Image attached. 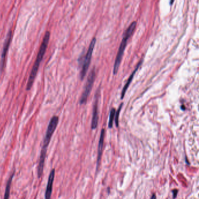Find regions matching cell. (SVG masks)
I'll list each match as a JSON object with an SVG mask.
<instances>
[{"label": "cell", "mask_w": 199, "mask_h": 199, "mask_svg": "<svg viewBox=\"0 0 199 199\" xmlns=\"http://www.w3.org/2000/svg\"><path fill=\"white\" fill-rule=\"evenodd\" d=\"M58 123V117L56 116H54L51 119L48 125L46 134H45L43 142V146L42 148L41 152H40L38 167V176L39 178H40L43 175L48 146L50 144V140L53 135L54 132L55 131L57 128Z\"/></svg>", "instance_id": "1"}, {"label": "cell", "mask_w": 199, "mask_h": 199, "mask_svg": "<svg viewBox=\"0 0 199 199\" xmlns=\"http://www.w3.org/2000/svg\"><path fill=\"white\" fill-rule=\"evenodd\" d=\"M50 32L48 31L46 32L45 35L43 38L42 43L40 45L39 50L38 52V54L37 56V58L36 59V61L34 64V66H33L30 74L29 75V79H28V81L27 83V87H26V89L27 90H30L31 87L33 85V84H34V82L35 81V79L36 77L38 71V69L39 67L40 64L44 57V55L46 53V50L47 49L48 44V42L50 40Z\"/></svg>", "instance_id": "2"}, {"label": "cell", "mask_w": 199, "mask_h": 199, "mask_svg": "<svg viewBox=\"0 0 199 199\" xmlns=\"http://www.w3.org/2000/svg\"><path fill=\"white\" fill-rule=\"evenodd\" d=\"M136 26V22H132L131 25L128 26L127 29L124 33V35L123 36V38L122 40V42L120 43V45L119 46V48L118 50V53L116 58L114 64V67H113V74L115 75L116 74L119 68L120 67V64L121 63V61L122 59V57L123 56L124 50L126 48V47L127 44V41L131 37V36L132 35L134 32V30H135Z\"/></svg>", "instance_id": "3"}, {"label": "cell", "mask_w": 199, "mask_h": 199, "mask_svg": "<svg viewBox=\"0 0 199 199\" xmlns=\"http://www.w3.org/2000/svg\"><path fill=\"white\" fill-rule=\"evenodd\" d=\"M96 42V39L95 38H93V39L91 40V42L90 43L89 47L88 48V50L87 51V53L84 58L83 61L81 62L82 66V69L80 73V76H81V79H83L85 77L87 72L89 69V65L91 63V60L93 53V50L94 48V46L95 45V43Z\"/></svg>", "instance_id": "4"}, {"label": "cell", "mask_w": 199, "mask_h": 199, "mask_svg": "<svg viewBox=\"0 0 199 199\" xmlns=\"http://www.w3.org/2000/svg\"><path fill=\"white\" fill-rule=\"evenodd\" d=\"M95 78V69H93L90 72L89 76L88 77V79L86 82V85L85 86L84 92H82V96L80 99V101H79L80 104L82 105L86 103L88 97L91 91V89L94 82Z\"/></svg>", "instance_id": "5"}, {"label": "cell", "mask_w": 199, "mask_h": 199, "mask_svg": "<svg viewBox=\"0 0 199 199\" xmlns=\"http://www.w3.org/2000/svg\"><path fill=\"white\" fill-rule=\"evenodd\" d=\"M54 176H55V169H52L48 177V181H47L46 189L45 192V196H44L45 199L52 198Z\"/></svg>", "instance_id": "6"}, {"label": "cell", "mask_w": 199, "mask_h": 199, "mask_svg": "<svg viewBox=\"0 0 199 199\" xmlns=\"http://www.w3.org/2000/svg\"><path fill=\"white\" fill-rule=\"evenodd\" d=\"M12 31L10 30L9 32L8 33V35L7 36V38L4 45V47L3 49V52L1 54V63H0V67H1V70H3L4 67V64H5V60L6 57V55L8 52V50L9 46V44L11 43V41L12 39Z\"/></svg>", "instance_id": "7"}, {"label": "cell", "mask_w": 199, "mask_h": 199, "mask_svg": "<svg viewBox=\"0 0 199 199\" xmlns=\"http://www.w3.org/2000/svg\"><path fill=\"white\" fill-rule=\"evenodd\" d=\"M105 135V131L104 129H102L101 132L100 138H99V141L97 159V167H99V162H100V161H101V157H102V150H103Z\"/></svg>", "instance_id": "8"}, {"label": "cell", "mask_w": 199, "mask_h": 199, "mask_svg": "<svg viewBox=\"0 0 199 199\" xmlns=\"http://www.w3.org/2000/svg\"><path fill=\"white\" fill-rule=\"evenodd\" d=\"M97 98V97H96ZM98 108H97V98L95 99V102L94 103L92 112V119L91 122V128L94 130L95 129L98 124Z\"/></svg>", "instance_id": "9"}, {"label": "cell", "mask_w": 199, "mask_h": 199, "mask_svg": "<svg viewBox=\"0 0 199 199\" xmlns=\"http://www.w3.org/2000/svg\"><path fill=\"white\" fill-rule=\"evenodd\" d=\"M142 63H143V61L141 60V61L139 62V63L137 64V67H136V69H135V70H134V71L132 73V74H131V75H130V77L128 78V81H127V83H126V85H124V87H123V89L122 92V94H121V99H123V97H124V95H125V93H126V91L127 90V89H128V87H129V85H130V83L131 82V81H132V78H133V77H134V76L136 73L137 72V71L138 70V69H139V67H140V65H141Z\"/></svg>", "instance_id": "10"}, {"label": "cell", "mask_w": 199, "mask_h": 199, "mask_svg": "<svg viewBox=\"0 0 199 199\" xmlns=\"http://www.w3.org/2000/svg\"><path fill=\"white\" fill-rule=\"evenodd\" d=\"M15 175V171L12 173V174L9 177L8 182L7 183V185L5 187V191L4 193V199H9V194H10V190H11V184L12 182V179L14 176Z\"/></svg>", "instance_id": "11"}, {"label": "cell", "mask_w": 199, "mask_h": 199, "mask_svg": "<svg viewBox=\"0 0 199 199\" xmlns=\"http://www.w3.org/2000/svg\"><path fill=\"white\" fill-rule=\"evenodd\" d=\"M116 110L114 108H112L110 112V116H109V128H112L113 127V122Z\"/></svg>", "instance_id": "12"}, {"label": "cell", "mask_w": 199, "mask_h": 199, "mask_svg": "<svg viewBox=\"0 0 199 199\" xmlns=\"http://www.w3.org/2000/svg\"><path fill=\"white\" fill-rule=\"evenodd\" d=\"M122 106H123V103L121 104V105L119 106V108L118 111L115 112V115H114V117H115V123H116V125L117 127H118V126H119V113H120V110H121V109H122Z\"/></svg>", "instance_id": "13"}, {"label": "cell", "mask_w": 199, "mask_h": 199, "mask_svg": "<svg viewBox=\"0 0 199 199\" xmlns=\"http://www.w3.org/2000/svg\"><path fill=\"white\" fill-rule=\"evenodd\" d=\"M177 192H178V190H177V189H174L173 190H172V193H173V198H175L176 197Z\"/></svg>", "instance_id": "14"}, {"label": "cell", "mask_w": 199, "mask_h": 199, "mask_svg": "<svg viewBox=\"0 0 199 199\" xmlns=\"http://www.w3.org/2000/svg\"><path fill=\"white\" fill-rule=\"evenodd\" d=\"M151 199H157V197H156V195L155 194H153L151 196Z\"/></svg>", "instance_id": "15"}]
</instances>
